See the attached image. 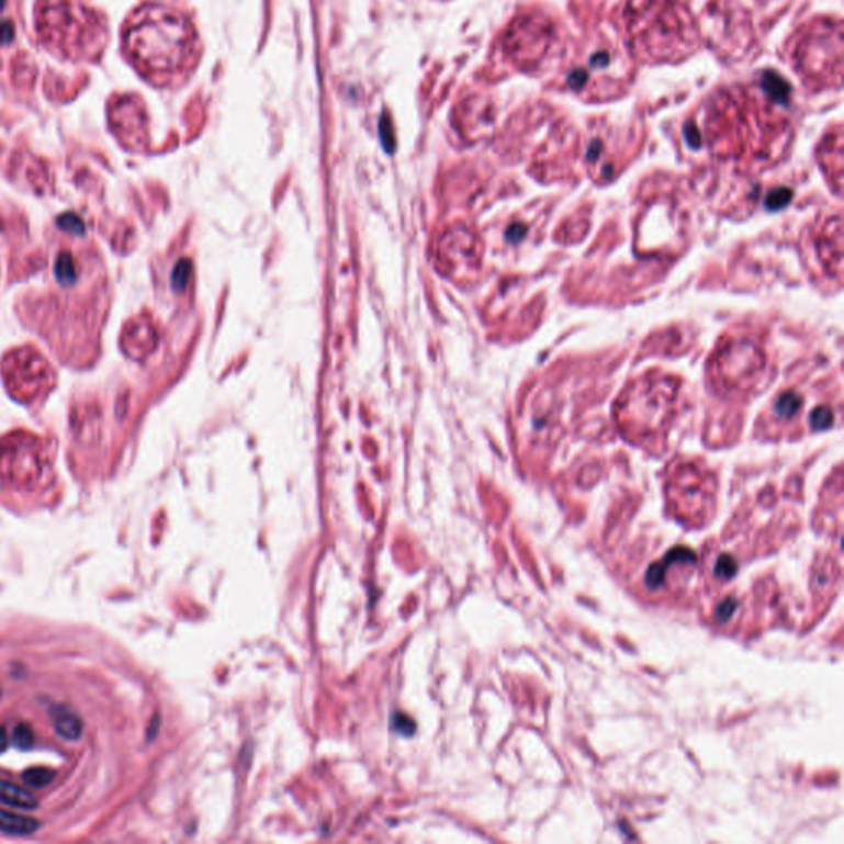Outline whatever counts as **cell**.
<instances>
[{"label": "cell", "mask_w": 844, "mask_h": 844, "mask_svg": "<svg viewBox=\"0 0 844 844\" xmlns=\"http://www.w3.org/2000/svg\"><path fill=\"white\" fill-rule=\"evenodd\" d=\"M124 52L144 78L169 85L192 65L195 31L185 15L167 5H143L124 27Z\"/></svg>", "instance_id": "cell-1"}, {"label": "cell", "mask_w": 844, "mask_h": 844, "mask_svg": "<svg viewBox=\"0 0 844 844\" xmlns=\"http://www.w3.org/2000/svg\"><path fill=\"white\" fill-rule=\"evenodd\" d=\"M35 22L44 47L65 60H97L108 44L106 19L83 0H41Z\"/></svg>", "instance_id": "cell-2"}, {"label": "cell", "mask_w": 844, "mask_h": 844, "mask_svg": "<svg viewBox=\"0 0 844 844\" xmlns=\"http://www.w3.org/2000/svg\"><path fill=\"white\" fill-rule=\"evenodd\" d=\"M2 376L11 396L25 404L44 400L57 383L50 361L34 347L9 351L2 361Z\"/></svg>", "instance_id": "cell-3"}, {"label": "cell", "mask_w": 844, "mask_h": 844, "mask_svg": "<svg viewBox=\"0 0 844 844\" xmlns=\"http://www.w3.org/2000/svg\"><path fill=\"white\" fill-rule=\"evenodd\" d=\"M50 448L34 432L12 431L0 439V472L15 484L31 485L44 477Z\"/></svg>", "instance_id": "cell-4"}, {"label": "cell", "mask_w": 844, "mask_h": 844, "mask_svg": "<svg viewBox=\"0 0 844 844\" xmlns=\"http://www.w3.org/2000/svg\"><path fill=\"white\" fill-rule=\"evenodd\" d=\"M21 27H19L15 0H0V71L8 68L14 80L31 78V67L25 52L19 50Z\"/></svg>", "instance_id": "cell-5"}, {"label": "cell", "mask_w": 844, "mask_h": 844, "mask_svg": "<svg viewBox=\"0 0 844 844\" xmlns=\"http://www.w3.org/2000/svg\"><path fill=\"white\" fill-rule=\"evenodd\" d=\"M111 130L131 149L143 146L147 133L146 111L137 98L120 97L110 104Z\"/></svg>", "instance_id": "cell-6"}, {"label": "cell", "mask_w": 844, "mask_h": 844, "mask_svg": "<svg viewBox=\"0 0 844 844\" xmlns=\"http://www.w3.org/2000/svg\"><path fill=\"white\" fill-rule=\"evenodd\" d=\"M157 335L146 317L134 318L124 327L121 347L133 360H144L156 348Z\"/></svg>", "instance_id": "cell-7"}, {"label": "cell", "mask_w": 844, "mask_h": 844, "mask_svg": "<svg viewBox=\"0 0 844 844\" xmlns=\"http://www.w3.org/2000/svg\"><path fill=\"white\" fill-rule=\"evenodd\" d=\"M52 718H54L55 728L61 738L68 739V741H78L83 734V721L71 709L65 708V706H54Z\"/></svg>", "instance_id": "cell-8"}, {"label": "cell", "mask_w": 844, "mask_h": 844, "mask_svg": "<svg viewBox=\"0 0 844 844\" xmlns=\"http://www.w3.org/2000/svg\"><path fill=\"white\" fill-rule=\"evenodd\" d=\"M0 803L22 810H35L38 807L37 797L32 791L5 780H0Z\"/></svg>", "instance_id": "cell-9"}, {"label": "cell", "mask_w": 844, "mask_h": 844, "mask_svg": "<svg viewBox=\"0 0 844 844\" xmlns=\"http://www.w3.org/2000/svg\"><path fill=\"white\" fill-rule=\"evenodd\" d=\"M41 823L34 818L22 817V814L11 813V811L0 808V831L14 836H27L35 833Z\"/></svg>", "instance_id": "cell-10"}, {"label": "cell", "mask_w": 844, "mask_h": 844, "mask_svg": "<svg viewBox=\"0 0 844 844\" xmlns=\"http://www.w3.org/2000/svg\"><path fill=\"white\" fill-rule=\"evenodd\" d=\"M55 772L50 768L34 767L29 768L24 774L25 784L31 785L32 788H44L54 781Z\"/></svg>", "instance_id": "cell-11"}, {"label": "cell", "mask_w": 844, "mask_h": 844, "mask_svg": "<svg viewBox=\"0 0 844 844\" xmlns=\"http://www.w3.org/2000/svg\"><path fill=\"white\" fill-rule=\"evenodd\" d=\"M801 406V397L797 393H784L775 403V410L780 417H794Z\"/></svg>", "instance_id": "cell-12"}, {"label": "cell", "mask_w": 844, "mask_h": 844, "mask_svg": "<svg viewBox=\"0 0 844 844\" xmlns=\"http://www.w3.org/2000/svg\"><path fill=\"white\" fill-rule=\"evenodd\" d=\"M34 741L35 735L31 725H15L14 732H12V742H14L15 747L21 749V751H29L34 745Z\"/></svg>", "instance_id": "cell-13"}, {"label": "cell", "mask_w": 844, "mask_h": 844, "mask_svg": "<svg viewBox=\"0 0 844 844\" xmlns=\"http://www.w3.org/2000/svg\"><path fill=\"white\" fill-rule=\"evenodd\" d=\"M57 275L61 281H74L77 272H75L74 259H71L70 255H61L60 258H58Z\"/></svg>", "instance_id": "cell-14"}, {"label": "cell", "mask_w": 844, "mask_h": 844, "mask_svg": "<svg viewBox=\"0 0 844 844\" xmlns=\"http://www.w3.org/2000/svg\"><path fill=\"white\" fill-rule=\"evenodd\" d=\"M811 425L814 429L828 428V426L833 425V413L828 407H818L811 414Z\"/></svg>", "instance_id": "cell-15"}, {"label": "cell", "mask_w": 844, "mask_h": 844, "mask_svg": "<svg viewBox=\"0 0 844 844\" xmlns=\"http://www.w3.org/2000/svg\"><path fill=\"white\" fill-rule=\"evenodd\" d=\"M735 573H738V563H735L734 558H719L718 564H716V574L718 576L729 579V577L735 576Z\"/></svg>", "instance_id": "cell-16"}, {"label": "cell", "mask_w": 844, "mask_h": 844, "mask_svg": "<svg viewBox=\"0 0 844 844\" xmlns=\"http://www.w3.org/2000/svg\"><path fill=\"white\" fill-rule=\"evenodd\" d=\"M666 567L663 564H652L646 573V583L650 587H659L665 581Z\"/></svg>", "instance_id": "cell-17"}, {"label": "cell", "mask_w": 844, "mask_h": 844, "mask_svg": "<svg viewBox=\"0 0 844 844\" xmlns=\"http://www.w3.org/2000/svg\"><path fill=\"white\" fill-rule=\"evenodd\" d=\"M790 196L791 195L788 190H780V192L770 193L767 199L768 209L777 210L780 209V206L787 205Z\"/></svg>", "instance_id": "cell-18"}, {"label": "cell", "mask_w": 844, "mask_h": 844, "mask_svg": "<svg viewBox=\"0 0 844 844\" xmlns=\"http://www.w3.org/2000/svg\"><path fill=\"white\" fill-rule=\"evenodd\" d=\"M393 728L396 729L400 734L409 735V732L406 731V728L413 729L414 731V722L410 721L407 716L396 714L393 718Z\"/></svg>", "instance_id": "cell-19"}, {"label": "cell", "mask_w": 844, "mask_h": 844, "mask_svg": "<svg viewBox=\"0 0 844 844\" xmlns=\"http://www.w3.org/2000/svg\"><path fill=\"white\" fill-rule=\"evenodd\" d=\"M735 607H738V604H735L734 599H728L724 604H721L718 609V617L719 619L725 620L729 619V617L734 614Z\"/></svg>", "instance_id": "cell-20"}, {"label": "cell", "mask_w": 844, "mask_h": 844, "mask_svg": "<svg viewBox=\"0 0 844 844\" xmlns=\"http://www.w3.org/2000/svg\"><path fill=\"white\" fill-rule=\"evenodd\" d=\"M8 747H9L8 729H5L4 725H0V754H2V752L8 751Z\"/></svg>", "instance_id": "cell-21"}]
</instances>
